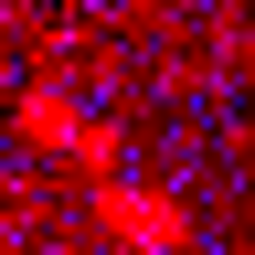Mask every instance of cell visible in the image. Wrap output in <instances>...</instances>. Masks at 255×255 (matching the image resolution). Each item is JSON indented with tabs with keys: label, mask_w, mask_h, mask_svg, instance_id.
<instances>
[{
	"label": "cell",
	"mask_w": 255,
	"mask_h": 255,
	"mask_svg": "<svg viewBox=\"0 0 255 255\" xmlns=\"http://www.w3.org/2000/svg\"><path fill=\"white\" fill-rule=\"evenodd\" d=\"M96 223H107L117 245H138V255H170L191 234V213L170 202V191H138V181H96Z\"/></svg>",
	"instance_id": "cell-1"
},
{
	"label": "cell",
	"mask_w": 255,
	"mask_h": 255,
	"mask_svg": "<svg viewBox=\"0 0 255 255\" xmlns=\"http://www.w3.org/2000/svg\"><path fill=\"white\" fill-rule=\"evenodd\" d=\"M21 138H43V149H75V159H96V170L117 159V128H96L85 107H64L53 85H32V96H21Z\"/></svg>",
	"instance_id": "cell-2"
}]
</instances>
